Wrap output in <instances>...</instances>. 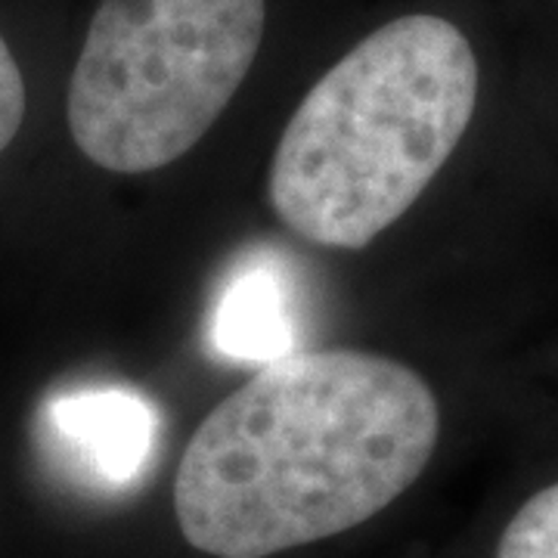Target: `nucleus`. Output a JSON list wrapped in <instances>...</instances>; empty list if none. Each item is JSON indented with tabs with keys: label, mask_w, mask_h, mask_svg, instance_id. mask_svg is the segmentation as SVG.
Returning a JSON list of instances; mask_svg holds the SVG:
<instances>
[{
	"label": "nucleus",
	"mask_w": 558,
	"mask_h": 558,
	"mask_svg": "<svg viewBox=\"0 0 558 558\" xmlns=\"http://www.w3.org/2000/svg\"><path fill=\"white\" fill-rule=\"evenodd\" d=\"M25 121V78L10 44L0 35V156Z\"/></svg>",
	"instance_id": "nucleus-7"
},
{
	"label": "nucleus",
	"mask_w": 558,
	"mask_h": 558,
	"mask_svg": "<svg viewBox=\"0 0 558 558\" xmlns=\"http://www.w3.org/2000/svg\"><path fill=\"white\" fill-rule=\"evenodd\" d=\"M478 106V60L450 20L413 13L351 47L304 94L270 161L277 218L357 252L438 178Z\"/></svg>",
	"instance_id": "nucleus-2"
},
{
	"label": "nucleus",
	"mask_w": 558,
	"mask_h": 558,
	"mask_svg": "<svg viewBox=\"0 0 558 558\" xmlns=\"http://www.w3.org/2000/svg\"><path fill=\"white\" fill-rule=\"evenodd\" d=\"M267 0H100L69 81V131L116 174L168 168L252 72Z\"/></svg>",
	"instance_id": "nucleus-3"
},
{
	"label": "nucleus",
	"mask_w": 558,
	"mask_h": 558,
	"mask_svg": "<svg viewBox=\"0 0 558 558\" xmlns=\"http://www.w3.org/2000/svg\"><path fill=\"white\" fill-rule=\"evenodd\" d=\"M223 354L240 360H270L292 354V319L282 279L270 267H248L223 292L211 326Z\"/></svg>",
	"instance_id": "nucleus-5"
},
{
	"label": "nucleus",
	"mask_w": 558,
	"mask_h": 558,
	"mask_svg": "<svg viewBox=\"0 0 558 558\" xmlns=\"http://www.w3.org/2000/svg\"><path fill=\"white\" fill-rule=\"evenodd\" d=\"M62 438L84 450L109 481H128L143 469L156 438V410L137 391H75L50 407Z\"/></svg>",
	"instance_id": "nucleus-4"
},
{
	"label": "nucleus",
	"mask_w": 558,
	"mask_h": 558,
	"mask_svg": "<svg viewBox=\"0 0 558 558\" xmlns=\"http://www.w3.org/2000/svg\"><path fill=\"white\" fill-rule=\"evenodd\" d=\"M497 558H558V484L539 490L499 537Z\"/></svg>",
	"instance_id": "nucleus-6"
},
{
	"label": "nucleus",
	"mask_w": 558,
	"mask_h": 558,
	"mask_svg": "<svg viewBox=\"0 0 558 558\" xmlns=\"http://www.w3.org/2000/svg\"><path fill=\"white\" fill-rule=\"evenodd\" d=\"M440 407L398 360L292 351L202 418L180 457L174 512L193 549L267 558L357 527L428 469Z\"/></svg>",
	"instance_id": "nucleus-1"
}]
</instances>
